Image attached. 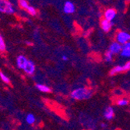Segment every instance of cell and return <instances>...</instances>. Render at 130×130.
Returning <instances> with one entry per match:
<instances>
[{"instance_id":"cell-12","label":"cell","mask_w":130,"mask_h":130,"mask_svg":"<svg viewBox=\"0 0 130 130\" xmlns=\"http://www.w3.org/2000/svg\"><path fill=\"white\" fill-rule=\"evenodd\" d=\"M35 87H36L37 90H38L40 92L45 93H50L52 91V89L48 86L43 84H37L36 85H35Z\"/></svg>"},{"instance_id":"cell-5","label":"cell","mask_w":130,"mask_h":130,"mask_svg":"<svg viewBox=\"0 0 130 130\" xmlns=\"http://www.w3.org/2000/svg\"><path fill=\"white\" fill-rule=\"evenodd\" d=\"M122 48H123V45H122L121 44H119V42H117L115 41L110 44L108 51L111 52L115 55H118V54L121 53Z\"/></svg>"},{"instance_id":"cell-1","label":"cell","mask_w":130,"mask_h":130,"mask_svg":"<svg viewBox=\"0 0 130 130\" xmlns=\"http://www.w3.org/2000/svg\"><path fill=\"white\" fill-rule=\"evenodd\" d=\"M93 90L88 87H78L70 93V97L76 101H86L92 98Z\"/></svg>"},{"instance_id":"cell-11","label":"cell","mask_w":130,"mask_h":130,"mask_svg":"<svg viewBox=\"0 0 130 130\" xmlns=\"http://www.w3.org/2000/svg\"><path fill=\"white\" fill-rule=\"evenodd\" d=\"M114 115H115V111H114V108L111 107V106H108V107L105 108L104 112V116L106 120L110 121V120L113 119Z\"/></svg>"},{"instance_id":"cell-10","label":"cell","mask_w":130,"mask_h":130,"mask_svg":"<svg viewBox=\"0 0 130 130\" xmlns=\"http://www.w3.org/2000/svg\"><path fill=\"white\" fill-rule=\"evenodd\" d=\"M63 11H64V13H66V14H72V13H75L76 7H75L74 4L72 2L67 1L64 4Z\"/></svg>"},{"instance_id":"cell-18","label":"cell","mask_w":130,"mask_h":130,"mask_svg":"<svg viewBox=\"0 0 130 130\" xmlns=\"http://www.w3.org/2000/svg\"><path fill=\"white\" fill-rule=\"evenodd\" d=\"M6 50V45L3 38L0 35V52H4Z\"/></svg>"},{"instance_id":"cell-4","label":"cell","mask_w":130,"mask_h":130,"mask_svg":"<svg viewBox=\"0 0 130 130\" xmlns=\"http://www.w3.org/2000/svg\"><path fill=\"white\" fill-rule=\"evenodd\" d=\"M115 39L117 42H119L122 45H125L130 41V34L123 30H120L116 34Z\"/></svg>"},{"instance_id":"cell-9","label":"cell","mask_w":130,"mask_h":130,"mask_svg":"<svg viewBox=\"0 0 130 130\" xmlns=\"http://www.w3.org/2000/svg\"><path fill=\"white\" fill-rule=\"evenodd\" d=\"M100 25H101V29L106 32V33H108L111 30L112 26L114 25V23L113 21L111 22L109 20H105V19H102L101 20V23H100Z\"/></svg>"},{"instance_id":"cell-13","label":"cell","mask_w":130,"mask_h":130,"mask_svg":"<svg viewBox=\"0 0 130 130\" xmlns=\"http://www.w3.org/2000/svg\"><path fill=\"white\" fill-rule=\"evenodd\" d=\"M25 120H26V122L28 125H34L35 123V122H36V118H35V116L33 114L30 113V114H28L26 116Z\"/></svg>"},{"instance_id":"cell-6","label":"cell","mask_w":130,"mask_h":130,"mask_svg":"<svg viewBox=\"0 0 130 130\" xmlns=\"http://www.w3.org/2000/svg\"><path fill=\"white\" fill-rule=\"evenodd\" d=\"M117 16V12L115 9L108 8L104 12V19L112 22Z\"/></svg>"},{"instance_id":"cell-24","label":"cell","mask_w":130,"mask_h":130,"mask_svg":"<svg viewBox=\"0 0 130 130\" xmlns=\"http://www.w3.org/2000/svg\"><path fill=\"white\" fill-rule=\"evenodd\" d=\"M106 126H107V125H105L104 123H101V128H105Z\"/></svg>"},{"instance_id":"cell-26","label":"cell","mask_w":130,"mask_h":130,"mask_svg":"<svg viewBox=\"0 0 130 130\" xmlns=\"http://www.w3.org/2000/svg\"><path fill=\"white\" fill-rule=\"evenodd\" d=\"M27 1H30V0H27Z\"/></svg>"},{"instance_id":"cell-20","label":"cell","mask_w":130,"mask_h":130,"mask_svg":"<svg viewBox=\"0 0 130 130\" xmlns=\"http://www.w3.org/2000/svg\"><path fill=\"white\" fill-rule=\"evenodd\" d=\"M27 10V12H28V13L30 14L31 16H36V14H37V11H36V9H35V8L33 7V6H30Z\"/></svg>"},{"instance_id":"cell-27","label":"cell","mask_w":130,"mask_h":130,"mask_svg":"<svg viewBox=\"0 0 130 130\" xmlns=\"http://www.w3.org/2000/svg\"><path fill=\"white\" fill-rule=\"evenodd\" d=\"M127 1H130V0H127Z\"/></svg>"},{"instance_id":"cell-15","label":"cell","mask_w":130,"mask_h":130,"mask_svg":"<svg viewBox=\"0 0 130 130\" xmlns=\"http://www.w3.org/2000/svg\"><path fill=\"white\" fill-rule=\"evenodd\" d=\"M113 56H114V55L111 52L107 51V52H105V55H104V60H105V62H111L113 61Z\"/></svg>"},{"instance_id":"cell-16","label":"cell","mask_w":130,"mask_h":130,"mask_svg":"<svg viewBox=\"0 0 130 130\" xmlns=\"http://www.w3.org/2000/svg\"><path fill=\"white\" fill-rule=\"evenodd\" d=\"M116 104L117 105L120 106V107H124V106H126L129 104V101L127 98H121L117 101Z\"/></svg>"},{"instance_id":"cell-22","label":"cell","mask_w":130,"mask_h":130,"mask_svg":"<svg viewBox=\"0 0 130 130\" xmlns=\"http://www.w3.org/2000/svg\"><path fill=\"white\" fill-rule=\"evenodd\" d=\"M125 48H128V49H129L130 50V41L129 42H128L127 44H125V45H123Z\"/></svg>"},{"instance_id":"cell-19","label":"cell","mask_w":130,"mask_h":130,"mask_svg":"<svg viewBox=\"0 0 130 130\" xmlns=\"http://www.w3.org/2000/svg\"><path fill=\"white\" fill-rule=\"evenodd\" d=\"M19 6L22 9H27L28 7L30 6V5H29V3L27 0H19Z\"/></svg>"},{"instance_id":"cell-23","label":"cell","mask_w":130,"mask_h":130,"mask_svg":"<svg viewBox=\"0 0 130 130\" xmlns=\"http://www.w3.org/2000/svg\"><path fill=\"white\" fill-rule=\"evenodd\" d=\"M62 59L63 61H67V60H68V57H67L66 55H62Z\"/></svg>"},{"instance_id":"cell-17","label":"cell","mask_w":130,"mask_h":130,"mask_svg":"<svg viewBox=\"0 0 130 130\" xmlns=\"http://www.w3.org/2000/svg\"><path fill=\"white\" fill-rule=\"evenodd\" d=\"M121 55L124 58H130V50L125 48V47L123 46V48H122V50L121 52Z\"/></svg>"},{"instance_id":"cell-2","label":"cell","mask_w":130,"mask_h":130,"mask_svg":"<svg viewBox=\"0 0 130 130\" xmlns=\"http://www.w3.org/2000/svg\"><path fill=\"white\" fill-rule=\"evenodd\" d=\"M129 70H130V61L125 62L124 65H119V66H116L113 67L110 70L109 75L112 76H115L119 73L128 72Z\"/></svg>"},{"instance_id":"cell-8","label":"cell","mask_w":130,"mask_h":130,"mask_svg":"<svg viewBox=\"0 0 130 130\" xmlns=\"http://www.w3.org/2000/svg\"><path fill=\"white\" fill-rule=\"evenodd\" d=\"M35 70H36V66H35L34 62L31 60H28L23 71H24L26 74L31 76L35 73Z\"/></svg>"},{"instance_id":"cell-21","label":"cell","mask_w":130,"mask_h":130,"mask_svg":"<svg viewBox=\"0 0 130 130\" xmlns=\"http://www.w3.org/2000/svg\"><path fill=\"white\" fill-rule=\"evenodd\" d=\"M113 93L115 96H122V95H123V91L121 89H115L113 91Z\"/></svg>"},{"instance_id":"cell-14","label":"cell","mask_w":130,"mask_h":130,"mask_svg":"<svg viewBox=\"0 0 130 130\" xmlns=\"http://www.w3.org/2000/svg\"><path fill=\"white\" fill-rule=\"evenodd\" d=\"M0 79H1V80L6 84H10V79L9 78L7 75H6L3 72H2V71H0Z\"/></svg>"},{"instance_id":"cell-25","label":"cell","mask_w":130,"mask_h":130,"mask_svg":"<svg viewBox=\"0 0 130 130\" xmlns=\"http://www.w3.org/2000/svg\"><path fill=\"white\" fill-rule=\"evenodd\" d=\"M27 44H29V45H30V44L31 45V42H29V41H27Z\"/></svg>"},{"instance_id":"cell-3","label":"cell","mask_w":130,"mask_h":130,"mask_svg":"<svg viewBox=\"0 0 130 130\" xmlns=\"http://www.w3.org/2000/svg\"><path fill=\"white\" fill-rule=\"evenodd\" d=\"M0 12L6 14H13L15 13V9L8 0H0Z\"/></svg>"},{"instance_id":"cell-7","label":"cell","mask_w":130,"mask_h":130,"mask_svg":"<svg viewBox=\"0 0 130 130\" xmlns=\"http://www.w3.org/2000/svg\"><path fill=\"white\" fill-rule=\"evenodd\" d=\"M28 60H29L28 58L24 55H18L17 58V66L18 67V69L23 70L28 62Z\"/></svg>"}]
</instances>
